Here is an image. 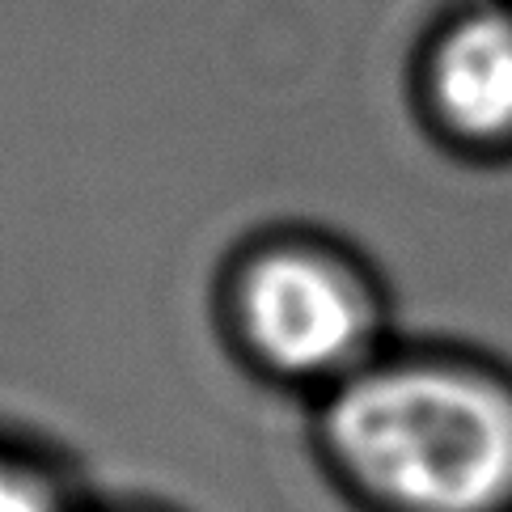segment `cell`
<instances>
[{
	"mask_svg": "<svg viewBox=\"0 0 512 512\" xmlns=\"http://www.w3.org/2000/svg\"><path fill=\"white\" fill-rule=\"evenodd\" d=\"M242 335L271 373L347 381L377 343V305L360 271L318 250H271L242 276Z\"/></svg>",
	"mask_w": 512,
	"mask_h": 512,
	"instance_id": "7a4b0ae2",
	"label": "cell"
},
{
	"mask_svg": "<svg viewBox=\"0 0 512 512\" xmlns=\"http://www.w3.org/2000/svg\"><path fill=\"white\" fill-rule=\"evenodd\" d=\"M424 102L445 140L483 157L512 153V0L466 5L436 30Z\"/></svg>",
	"mask_w": 512,
	"mask_h": 512,
	"instance_id": "3957f363",
	"label": "cell"
},
{
	"mask_svg": "<svg viewBox=\"0 0 512 512\" xmlns=\"http://www.w3.org/2000/svg\"><path fill=\"white\" fill-rule=\"evenodd\" d=\"M322 445L364 512H512V373L474 356L369 360Z\"/></svg>",
	"mask_w": 512,
	"mask_h": 512,
	"instance_id": "6da1fadb",
	"label": "cell"
},
{
	"mask_svg": "<svg viewBox=\"0 0 512 512\" xmlns=\"http://www.w3.org/2000/svg\"><path fill=\"white\" fill-rule=\"evenodd\" d=\"M0 512H68V504L43 470L0 453Z\"/></svg>",
	"mask_w": 512,
	"mask_h": 512,
	"instance_id": "277c9868",
	"label": "cell"
}]
</instances>
